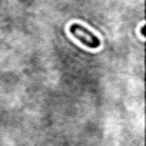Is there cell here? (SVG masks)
<instances>
[{
	"mask_svg": "<svg viewBox=\"0 0 146 146\" xmlns=\"http://www.w3.org/2000/svg\"><path fill=\"white\" fill-rule=\"evenodd\" d=\"M70 33H72L73 37L78 39L80 43H83L89 49H93L95 50V49H99L100 47V39L96 35H93L92 32H89L86 27H83L82 25L73 23L70 26Z\"/></svg>",
	"mask_w": 146,
	"mask_h": 146,
	"instance_id": "obj_1",
	"label": "cell"
}]
</instances>
